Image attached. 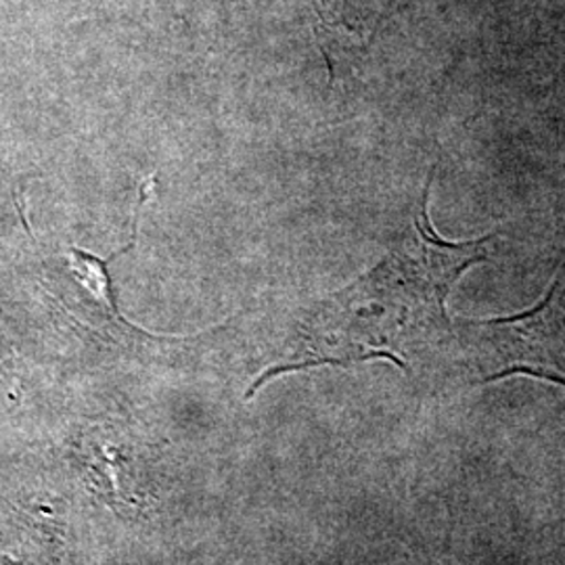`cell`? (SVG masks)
Returning a JSON list of instances; mask_svg holds the SVG:
<instances>
[{
  "label": "cell",
  "instance_id": "cell-1",
  "mask_svg": "<svg viewBox=\"0 0 565 565\" xmlns=\"http://www.w3.org/2000/svg\"><path fill=\"white\" fill-rule=\"evenodd\" d=\"M427 179L415 239L373 275L324 303L308 323L306 363H352L384 356L401 366L436 361L448 382L457 329L446 312L452 285L484 263L497 235L450 243L438 237L427 214Z\"/></svg>",
  "mask_w": 565,
  "mask_h": 565
},
{
  "label": "cell",
  "instance_id": "cell-2",
  "mask_svg": "<svg viewBox=\"0 0 565 565\" xmlns=\"http://www.w3.org/2000/svg\"><path fill=\"white\" fill-rule=\"evenodd\" d=\"M511 375L565 385L564 277L527 312L457 329L448 382L488 384Z\"/></svg>",
  "mask_w": 565,
  "mask_h": 565
}]
</instances>
